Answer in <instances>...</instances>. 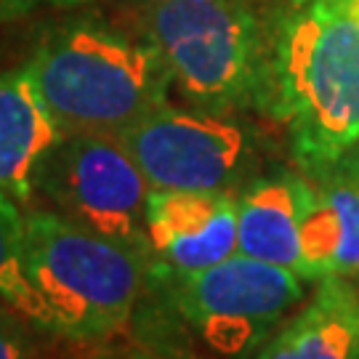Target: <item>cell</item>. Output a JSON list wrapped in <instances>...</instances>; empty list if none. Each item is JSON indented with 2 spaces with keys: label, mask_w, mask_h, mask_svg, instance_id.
<instances>
[{
  "label": "cell",
  "mask_w": 359,
  "mask_h": 359,
  "mask_svg": "<svg viewBox=\"0 0 359 359\" xmlns=\"http://www.w3.org/2000/svg\"><path fill=\"white\" fill-rule=\"evenodd\" d=\"M264 109L280 120L295 160L325 173L359 144V6L293 0L271 29Z\"/></svg>",
  "instance_id": "obj_1"
},
{
  "label": "cell",
  "mask_w": 359,
  "mask_h": 359,
  "mask_svg": "<svg viewBox=\"0 0 359 359\" xmlns=\"http://www.w3.org/2000/svg\"><path fill=\"white\" fill-rule=\"evenodd\" d=\"M27 69L67 133L120 136L163 107L173 86L152 40L99 19L56 27Z\"/></svg>",
  "instance_id": "obj_2"
},
{
  "label": "cell",
  "mask_w": 359,
  "mask_h": 359,
  "mask_svg": "<svg viewBox=\"0 0 359 359\" xmlns=\"http://www.w3.org/2000/svg\"><path fill=\"white\" fill-rule=\"evenodd\" d=\"M27 274L72 341H104L128 325L147 258L48 208L25 210Z\"/></svg>",
  "instance_id": "obj_3"
},
{
  "label": "cell",
  "mask_w": 359,
  "mask_h": 359,
  "mask_svg": "<svg viewBox=\"0 0 359 359\" xmlns=\"http://www.w3.org/2000/svg\"><path fill=\"white\" fill-rule=\"evenodd\" d=\"M144 35L194 104L218 112L264 109L271 32L248 0H163L144 8Z\"/></svg>",
  "instance_id": "obj_4"
},
{
  "label": "cell",
  "mask_w": 359,
  "mask_h": 359,
  "mask_svg": "<svg viewBox=\"0 0 359 359\" xmlns=\"http://www.w3.org/2000/svg\"><path fill=\"white\" fill-rule=\"evenodd\" d=\"M149 181L117 136L67 133L38 170L35 194L53 210L152 261Z\"/></svg>",
  "instance_id": "obj_5"
},
{
  "label": "cell",
  "mask_w": 359,
  "mask_h": 359,
  "mask_svg": "<svg viewBox=\"0 0 359 359\" xmlns=\"http://www.w3.org/2000/svg\"><path fill=\"white\" fill-rule=\"evenodd\" d=\"M184 320L224 354L261 346L306 298V277L234 253L192 274H165Z\"/></svg>",
  "instance_id": "obj_6"
},
{
  "label": "cell",
  "mask_w": 359,
  "mask_h": 359,
  "mask_svg": "<svg viewBox=\"0 0 359 359\" xmlns=\"http://www.w3.org/2000/svg\"><path fill=\"white\" fill-rule=\"evenodd\" d=\"M117 139L152 189L229 192L253 160L248 126L205 107L176 109L163 104Z\"/></svg>",
  "instance_id": "obj_7"
},
{
  "label": "cell",
  "mask_w": 359,
  "mask_h": 359,
  "mask_svg": "<svg viewBox=\"0 0 359 359\" xmlns=\"http://www.w3.org/2000/svg\"><path fill=\"white\" fill-rule=\"evenodd\" d=\"M152 261L163 274H192L237 253V197L152 189L147 200Z\"/></svg>",
  "instance_id": "obj_8"
},
{
  "label": "cell",
  "mask_w": 359,
  "mask_h": 359,
  "mask_svg": "<svg viewBox=\"0 0 359 359\" xmlns=\"http://www.w3.org/2000/svg\"><path fill=\"white\" fill-rule=\"evenodd\" d=\"M65 136L27 67L0 72V192L27 205L43 160Z\"/></svg>",
  "instance_id": "obj_9"
},
{
  "label": "cell",
  "mask_w": 359,
  "mask_h": 359,
  "mask_svg": "<svg viewBox=\"0 0 359 359\" xmlns=\"http://www.w3.org/2000/svg\"><path fill=\"white\" fill-rule=\"evenodd\" d=\"M258 359H359V290L344 274L320 277L311 301L261 344Z\"/></svg>",
  "instance_id": "obj_10"
},
{
  "label": "cell",
  "mask_w": 359,
  "mask_h": 359,
  "mask_svg": "<svg viewBox=\"0 0 359 359\" xmlns=\"http://www.w3.org/2000/svg\"><path fill=\"white\" fill-rule=\"evenodd\" d=\"M311 194L301 176L253 181L237 197V253L304 274L301 221Z\"/></svg>",
  "instance_id": "obj_11"
},
{
  "label": "cell",
  "mask_w": 359,
  "mask_h": 359,
  "mask_svg": "<svg viewBox=\"0 0 359 359\" xmlns=\"http://www.w3.org/2000/svg\"><path fill=\"white\" fill-rule=\"evenodd\" d=\"M0 301L29 320L40 330H51L53 317L27 274L25 210L16 200L0 192Z\"/></svg>",
  "instance_id": "obj_12"
},
{
  "label": "cell",
  "mask_w": 359,
  "mask_h": 359,
  "mask_svg": "<svg viewBox=\"0 0 359 359\" xmlns=\"http://www.w3.org/2000/svg\"><path fill=\"white\" fill-rule=\"evenodd\" d=\"M86 3H93V0H0V25L29 16V13L67 11V8H77Z\"/></svg>",
  "instance_id": "obj_13"
},
{
  "label": "cell",
  "mask_w": 359,
  "mask_h": 359,
  "mask_svg": "<svg viewBox=\"0 0 359 359\" xmlns=\"http://www.w3.org/2000/svg\"><path fill=\"white\" fill-rule=\"evenodd\" d=\"M0 359H29L25 335L3 317H0Z\"/></svg>",
  "instance_id": "obj_14"
},
{
  "label": "cell",
  "mask_w": 359,
  "mask_h": 359,
  "mask_svg": "<svg viewBox=\"0 0 359 359\" xmlns=\"http://www.w3.org/2000/svg\"><path fill=\"white\" fill-rule=\"evenodd\" d=\"M130 3H133V6H139V8H149V6H157V3H163V0H130Z\"/></svg>",
  "instance_id": "obj_15"
},
{
  "label": "cell",
  "mask_w": 359,
  "mask_h": 359,
  "mask_svg": "<svg viewBox=\"0 0 359 359\" xmlns=\"http://www.w3.org/2000/svg\"><path fill=\"white\" fill-rule=\"evenodd\" d=\"M344 3H354V6H359V0H344Z\"/></svg>",
  "instance_id": "obj_16"
},
{
  "label": "cell",
  "mask_w": 359,
  "mask_h": 359,
  "mask_svg": "<svg viewBox=\"0 0 359 359\" xmlns=\"http://www.w3.org/2000/svg\"><path fill=\"white\" fill-rule=\"evenodd\" d=\"M130 359H149V357H130Z\"/></svg>",
  "instance_id": "obj_17"
}]
</instances>
